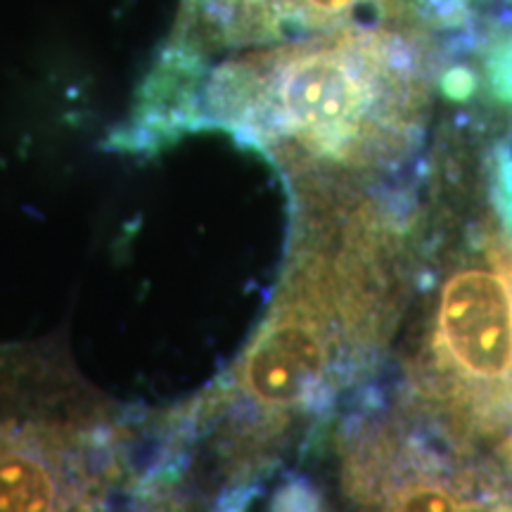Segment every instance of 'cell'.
Masks as SVG:
<instances>
[{
  "label": "cell",
  "instance_id": "obj_3",
  "mask_svg": "<svg viewBox=\"0 0 512 512\" xmlns=\"http://www.w3.org/2000/svg\"><path fill=\"white\" fill-rule=\"evenodd\" d=\"M418 396L484 425L512 422V235L482 223L441 280Z\"/></svg>",
  "mask_w": 512,
  "mask_h": 512
},
{
  "label": "cell",
  "instance_id": "obj_4",
  "mask_svg": "<svg viewBox=\"0 0 512 512\" xmlns=\"http://www.w3.org/2000/svg\"><path fill=\"white\" fill-rule=\"evenodd\" d=\"M221 3V0H219ZM264 29L335 31L382 0H223Z\"/></svg>",
  "mask_w": 512,
  "mask_h": 512
},
{
  "label": "cell",
  "instance_id": "obj_2",
  "mask_svg": "<svg viewBox=\"0 0 512 512\" xmlns=\"http://www.w3.org/2000/svg\"><path fill=\"white\" fill-rule=\"evenodd\" d=\"M358 233L339 247L309 249L242 358L238 389L254 411L273 420L304 411L382 328L389 309L382 242Z\"/></svg>",
  "mask_w": 512,
  "mask_h": 512
},
{
  "label": "cell",
  "instance_id": "obj_1",
  "mask_svg": "<svg viewBox=\"0 0 512 512\" xmlns=\"http://www.w3.org/2000/svg\"><path fill=\"white\" fill-rule=\"evenodd\" d=\"M216 100L228 119L304 164L363 171L411 145L430 74L411 36L347 29L230 64Z\"/></svg>",
  "mask_w": 512,
  "mask_h": 512
}]
</instances>
